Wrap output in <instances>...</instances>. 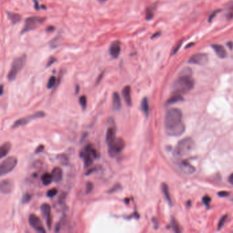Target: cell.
<instances>
[{"label":"cell","mask_w":233,"mask_h":233,"mask_svg":"<svg viewBox=\"0 0 233 233\" xmlns=\"http://www.w3.org/2000/svg\"><path fill=\"white\" fill-rule=\"evenodd\" d=\"M183 115L179 109H170L165 117V127L167 134L179 136L185 131V125L182 120Z\"/></svg>","instance_id":"obj_1"},{"label":"cell","mask_w":233,"mask_h":233,"mask_svg":"<svg viewBox=\"0 0 233 233\" xmlns=\"http://www.w3.org/2000/svg\"><path fill=\"white\" fill-rule=\"evenodd\" d=\"M192 70L189 68L183 70L172 86L174 94L186 93L192 90L194 86V82L192 77Z\"/></svg>","instance_id":"obj_2"},{"label":"cell","mask_w":233,"mask_h":233,"mask_svg":"<svg viewBox=\"0 0 233 233\" xmlns=\"http://www.w3.org/2000/svg\"><path fill=\"white\" fill-rule=\"evenodd\" d=\"M194 146V142L192 139L187 138L180 140L177 144V145L174 150V156L177 157H180L185 155V154H189Z\"/></svg>","instance_id":"obj_3"},{"label":"cell","mask_w":233,"mask_h":233,"mask_svg":"<svg viewBox=\"0 0 233 233\" xmlns=\"http://www.w3.org/2000/svg\"><path fill=\"white\" fill-rule=\"evenodd\" d=\"M26 59H27V57L25 55H22V56L18 57L14 60V61L12 63L10 71L8 74V79L9 81H13L15 79V78L17 77L21 70L24 66Z\"/></svg>","instance_id":"obj_4"},{"label":"cell","mask_w":233,"mask_h":233,"mask_svg":"<svg viewBox=\"0 0 233 233\" xmlns=\"http://www.w3.org/2000/svg\"><path fill=\"white\" fill-rule=\"evenodd\" d=\"M125 147V142L123 139L116 138V139L108 144V153L111 157H116L122 151Z\"/></svg>","instance_id":"obj_5"},{"label":"cell","mask_w":233,"mask_h":233,"mask_svg":"<svg viewBox=\"0 0 233 233\" xmlns=\"http://www.w3.org/2000/svg\"><path fill=\"white\" fill-rule=\"evenodd\" d=\"M17 165V159L14 156L9 157L2 162L0 165V175L4 176L10 173Z\"/></svg>","instance_id":"obj_6"},{"label":"cell","mask_w":233,"mask_h":233,"mask_svg":"<svg viewBox=\"0 0 233 233\" xmlns=\"http://www.w3.org/2000/svg\"><path fill=\"white\" fill-rule=\"evenodd\" d=\"M45 20L44 18H42L40 17H31L25 20L24 27L21 31V34H24L25 32H30V31L34 30L39 25L42 24Z\"/></svg>","instance_id":"obj_7"},{"label":"cell","mask_w":233,"mask_h":233,"mask_svg":"<svg viewBox=\"0 0 233 233\" xmlns=\"http://www.w3.org/2000/svg\"><path fill=\"white\" fill-rule=\"evenodd\" d=\"M45 116V114H44V112H37L36 113L33 114L32 115H30V116H26L25 118H20L19 120H16L13 124L12 128V129H15V128L19 127L21 126H23V125H27L28 123L30 122L32 120L36 119V118H43Z\"/></svg>","instance_id":"obj_8"},{"label":"cell","mask_w":233,"mask_h":233,"mask_svg":"<svg viewBox=\"0 0 233 233\" xmlns=\"http://www.w3.org/2000/svg\"><path fill=\"white\" fill-rule=\"evenodd\" d=\"M28 222L31 227L33 228L37 232L42 233L46 232V230L44 229L40 219L36 215L31 214L30 217H29Z\"/></svg>","instance_id":"obj_9"},{"label":"cell","mask_w":233,"mask_h":233,"mask_svg":"<svg viewBox=\"0 0 233 233\" xmlns=\"http://www.w3.org/2000/svg\"><path fill=\"white\" fill-rule=\"evenodd\" d=\"M209 62V57L206 54L202 53H196L190 57L189 62L190 64L204 65Z\"/></svg>","instance_id":"obj_10"},{"label":"cell","mask_w":233,"mask_h":233,"mask_svg":"<svg viewBox=\"0 0 233 233\" xmlns=\"http://www.w3.org/2000/svg\"><path fill=\"white\" fill-rule=\"evenodd\" d=\"M14 183L11 180H3L0 183V191L4 194H9L14 189Z\"/></svg>","instance_id":"obj_11"},{"label":"cell","mask_w":233,"mask_h":233,"mask_svg":"<svg viewBox=\"0 0 233 233\" xmlns=\"http://www.w3.org/2000/svg\"><path fill=\"white\" fill-rule=\"evenodd\" d=\"M40 211L44 219H46L47 224L49 229L51 228V206L47 203H44L40 206Z\"/></svg>","instance_id":"obj_12"},{"label":"cell","mask_w":233,"mask_h":233,"mask_svg":"<svg viewBox=\"0 0 233 233\" xmlns=\"http://www.w3.org/2000/svg\"><path fill=\"white\" fill-rule=\"evenodd\" d=\"M178 167L183 173L186 174H192L195 172V167L186 161H181L178 164Z\"/></svg>","instance_id":"obj_13"},{"label":"cell","mask_w":233,"mask_h":233,"mask_svg":"<svg viewBox=\"0 0 233 233\" xmlns=\"http://www.w3.org/2000/svg\"><path fill=\"white\" fill-rule=\"evenodd\" d=\"M120 50H121L120 44L118 42H114L111 44L110 47H109V53H110L112 57L116 58L120 55Z\"/></svg>","instance_id":"obj_14"},{"label":"cell","mask_w":233,"mask_h":233,"mask_svg":"<svg viewBox=\"0 0 233 233\" xmlns=\"http://www.w3.org/2000/svg\"><path fill=\"white\" fill-rule=\"evenodd\" d=\"M212 47H213L214 51L217 55V56L220 57V58H225L227 56V52L222 45L214 44L212 45Z\"/></svg>","instance_id":"obj_15"},{"label":"cell","mask_w":233,"mask_h":233,"mask_svg":"<svg viewBox=\"0 0 233 233\" xmlns=\"http://www.w3.org/2000/svg\"><path fill=\"white\" fill-rule=\"evenodd\" d=\"M122 96L125 99V101L128 106H131L132 105L131 96V87L129 86H127L122 89Z\"/></svg>","instance_id":"obj_16"},{"label":"cell","mask_w":233,"mask_h":233,"mask_svg":"<svg viewBox=\"0 0 233 233\" xmlns=\"http://www.w3.org/2000/svg\"><path fill=\"white\" fill-rule=\"evenodd\" d=\"M51 175L53 177V180L56 183H59L62 180L63 173H62V170L60 167H56L52 170Z\"/></svg>","instance_id":"obj_17"},{"label":"cell","mask_w":233,"mask_h":233,"mask_svg":"<svg viewBox=\"0 0 233 233\" xmlns=\"http://www.w3.org/2000/svg\"><path fill=\"white\" fill-rule=\"evenodd\" d=\"M12 147V145L10 142H6L4 143L1 146L0 148V157L3 158L4 157H6L10 150V148Z\"/></svg>","instance_id":"obj_18"},{"label":"cell","mask_w":233,"mask_h":233,"mask_svg":"<svg viewBox=\"0 0 233 233\" xmlns=\"http://www.w3.org/2000/svg\"><path fill=\"white\" fill-rule=\"evenodd\" d=\"M112 105L114 110H119L121 107V100L119 94L114 92L113 94V100H112Z\"/></svg>","instance_id":"obj_19"},{"label":"cell","mask_w":233,"mask_h":233,"mask_svg":"<svg viewBox=\"0 0 233 233\" xmlns=\"http://www.w3.org/2000/svg\"><path fill=\"white\" fill-rule=\"evenodd\" d=\"M115 139H116V131H115V129L112 127H109L107 129L106 133V142L107 144L113 142Z\"/></svg>","instance_id":"obj_20"},{"label":"cell","mask_w":233,"mask_h":233,"mask_svg":"<svg viewBox=\"0 0 233 233\" xmlns=\"http://www.w3.org/2000/svg\"><path fill=\"white\" fill-rule=\"evenodd\" d=\"M41 181L44 185H46V186L51 184V182L53 181L51 174H50L49 173H44V174L42 175Z\"/></svg>","instance_id":"obj_21"},{"label":"cell","mask_w":233,"mask_h":233,"mask_svg":"<svg viewBox=\"0 0 233 233\" xmlns=\"http://www.w3.org/2000/svg\"><path fill=\"white\" fill-rule=\"evenodd\" d=\"M141 109L143 111L144 114H145V116L147 117L149 113V105L147 98H144L142 99V102H141Z\"/></svg>","instance_id":"obj_22"},{"label":"cell","mask_w":233,"mask_h":233,"mask_svg":"<svg viewBox=\"0 0 233 233\" xmlns=\"http://www.w3.org/2000/svg\"><path fill=\"white\" fill-rule=\"evenodd\" d=\"M161 189H162V192H163V194L165 196V198H166V199L167 201V202H168L170 205H171L172 204L171 203V198H170V196L169 190H168V187H167V185L165 184V183L162 184Z\"/></svg>","instance_id":"obj_23"},{"label":"cell","mask_w":233,"mask_h":233,"mask_svg":"<svg viewBox=\"0 0 233 233\" xmlns=\"http://www.w3.org/2000/svg\"><path fill=\"white\" fill-rule=\"evenodd\" d=\"M182 100H183V98L181 97V96L180 95V94H175L173 96H172V97L167 101V103L172 104L174 103H176V102H179Z\"/></svg>","instance_id":"obj_24"},{"label":"cell","mask_w":233,"mask_h":233,"mask_svg":"<svg viewBox=\"0 0 233 233\" xmlns=\"http://www.w3.org/2000/svg\"><path fill=\"white\" fill-rule=\"evenodd\" d=\"M8 17H9V19L11 20V21L13 23H16L17 22H19L21 20V17L17 14H12V13H10V14H8Z\"/></svg>","instance_id":"obj_25"},{"label":"cell","mask_w":233,"mask_h":233,"mask_svg":"<svg viewBox=\"0 0 233 233\" xmlns=\"http://www.w3.org/2000/svg\"><path fill=\"white\" fill-rule=\"evenodd\" d=\"M56 78L54 76H52V77L49 78V79L48 81L47 88L50 89V88H53V86H55V84H56Z\"/></svg>","instance_id":"obj_26"},{"label":"cell","mask_w":233,"mask_h":233,"mask_svg":"<svg viewBox=\"0 0 233 233\" xmlns=\"http://www.w3.org/2000/svg\"><path fill=\"white\" fill-rule=\"evenodd\" d=\"M79 103L82 106V108L84 109L86 106H87V98H86V96H82L79 98Z\"/></svg>","instance_id":"obj_27"},{"label":"cell","mask_w":233,"mask_h":233,"mask_svg":"<svg viewBox=\"0 0 233 233\" xmlns=\"http://www.w3.org/2000/svg\"><path fill=\"white\" fill-rule=\"evenodd\" d=\"M226 17H227L228 19H232L233 18V3L230 4L228 7Z\"/></svg>","instance_id":"obj_28"},{"label":"cell","mask_w":233,"mask_h":233,"mask_svg":"<svg viewBox=\"0 0 233 233\" xmlns=\"http://www.w3.org/2000/svg\"><path fill=\"white\" fill-rule=\"evenodd\" d=\"M57 190L56 188H53V189H51L49 191H48L47 193V196L49 198H53V196L57 195Z\"/></svg>","instance_id":"obj_29"},{"label":"cell","mask_w":233,"mask_h":233,"mask_svg":"<svg viewBox=\"0 0 233 233\" xmlns=\"http://www.w3.org/2000/svg\"><path fill=\"white\" fill-rule=\"evenodd\" d=\"M31 198L32 197H31V196L30 194H28V193H25V194L23 195L22 198V202L23 204H26L29 202L31 200Z\"/></svg>","instance_id":"obj_30"},{"label":"cell","mask_w":233,"mask_h":233,"mask_svg":"<svg viewBox=\"0 0 233 233\" xmlns=\"http://www.w3.org/2000/svg\"><path fill=\"white\" fill-rule=\"evenodd\" d=\"M93 189V184L91 182H88L86 184V193H89L92 192Z\"/></svg>","instance_id":"obj_31"},{"label":"cell","mask_w":233,"mask_h":233,"mask_svg":"<svg viewBox=\"0 0 233 233\" xmlns=\"http://www.w3.org/2000/svg\"><path fill=\"white\" fill-rule=\"evenodd\" d=\"M182 42H183V40H180V42H179V43H178L177 44V45L176 46V47H175L173 49V50H172V54H175V53H176V52L178 51H179V48L180 47V46H181V44H182Z\"/></svg>","instance_id":"obj_32"},{"label":"cell","mask_w":233,"mask_h":233,"mask_svg":"<svg viewBox=\"0 0 233 233\" xmlns=\"http://www.w3.org/2000/svg\"><path fill=\"white\" fill-rule=\"evenodd\" d=\"M202 202L206 206H209V203H210L211 202V198L210 197H209L208 196H205L202 199Z\"/></svg>","instance_id":"obj_33"},{"label":"cell","mask_w":233,"mask_h":233,"mask_svg":"<svg viewBox=\"0 0 233 233\" xmlns=\"http://www.w3.org/2000/svg\"><path fill=\"white\" fill-rule=\"evenodd\" d=\"M153 11L150 10H147V11H146V19H150L153 18Z\"/></svg>","instance_id":"obj_34"},{"label":"cell","mask_w":233,"mask_h":233,"mask_svg":"<svg viewBox=\"0 0 233 233\" xmlns=\"http://www.w3.org/2000/svg\"><path fill=\"white\" fill-rule=\"evenodd\" d=\"M120 188V186L119 185H114L113 187L111 188V189H109L107 192H108V193H113L114 192H116V191H117L118 189H119Z\"/></svg>","instance_id":"obj_35"},{"label":"cell","mask_w":233,"mask_h":233,"mask_svg":"<svg viewBox=\"0 0 233 233\" xmlns=\"http://www.w3.org/2000/svg\"><path fill=\"white\" fill-rule=\"evenodd\" d=\"M226 216H224V217H222V218L221 219V220L219 221V224H218V229H220L221 228H222V226H223V225H224V222L226 221Z\"/></svg>","instance_id":"obj_36"},{"label":"cell","mask_w":233,"mask_h":233,"mask_svg":"<svg viewBox=\"0 0 233 233\" xmlns=\"http://www.w3.org/2000/svg\"><path fill=\"white\" fill-rule=\"evenodd\" d=\"M44 146L43 145H40V146H38V147H37V148L36 149L35 153H41V152L44 150Z\"/></svg>","instance_id":"obj_37"},{"label":"cell","mask_w":233,"mask_h":233,"mask_svg":"<svg viewBox=\"0 0 233 233\" xmlns=\"http://www.w3.org/2000/svg\"><path fill=\"white\" fill-rule=\"evenodd\" d=\"M217 12H218V11H214V12L213 13V14L210 15V17H209V21H211L213 19L214 17L217 15Z\"/></svg>","instance_id":"obj_38"},{"label":"cell","mask_w":233,"mask_h":233,"mask_svg":"<svg viewBox=\"0 0 233 233\" xmlns=\"http://www.w3.org/2000/svg\"><path fill=\"white\" fill-rule=\"evenodd\" d=\"M228 181L231 185H233V173L230 174V176L228 178Z\"/></svg>","instance_id":"obj_39"},{"label":"cell","mask_w":233,"mask_h":233,"mask_svg":"<svg viewBox=\"0 0 233 233\" xmlns=\"http://www.w3.org/2000/svg\"><path fill=\"white\" fill-rule=\"evenodd\" d=\"M60 223H57V224H56V228H55V231H56V232H58L59 230H60Z\"/></svg>","instance_id":"obj_40"},{"label":"cell","mask_w":233,"mask_h":233,"mask_svg":"<svg viewBox=\"0 0 233 233\" xmlns=\"http://www.w3.org/2000/svg\"><path fill=\"white\" fill-rule=\"evenodd\" d=\"M228 193L226 192H222L219 193V196H228Z\"/></svg>","instance_id":"obj_41"},{"label":"cell","mask_w":233,"mask_h":233,"mask_svg":"<svg viewBox=\"0 0 233 233\" xmlns=\"http://www.w3.org/2000/svg\"><path fill=\"white\" fill-rule=\"evenodd\" d=\"M3 88H4L3 86H1V95H2V94H3Z\"/></svg>","instance_id":"obj_42"},{"label":"cell","mask_w":233,"mask_h":233,"mask_svg":"<svg viewBox=\"0 0 233 233\" xmlns=\"http://www.w3.org/2000/svg\"><path fill=\"white\" fill-rule=\"evenodd\" d=\"M98 1H99L100 2H101V3H103V2H105L107 0H98Z\"/></svg>","instance_id":"obj_43"},{"label":"cell","mask_w":233,"mask_h":233,"mask_svg":"<svg viewBox=\"0 0 233 233\" xmlns=\"http://www.w3.org/2000/svg\"><path fill=\"white\" fill-rule=\"evenodd\" d=\"M232 200H233V199H232Z\"/></svg>","instance_id":"obj_44"}]
</instances>
